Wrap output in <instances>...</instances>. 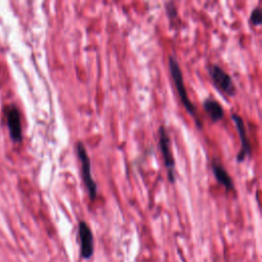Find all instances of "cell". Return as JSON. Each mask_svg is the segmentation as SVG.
<instances>
[{"mask_svg":"<svg viewBox=\"0 0 262 262\" xmlns=\"http://www.w3.org/2000/svg\"><path fill=\"white\" fill-rule=\"evenodd\" d=\"M168 67H169L171 78L174 82L175 88L177 90V93L179 95V98H180L183 106L185 107L186 112L193 118L196 127L202 129L203 123H202L201 119L198 117L196 108H195L194 104L191 102V100L188 97V94H187V91H186V88L184 85V79H183L181 68L179 66L178 60L173 55H169V57H168Z\"/></svg>","mask_w":262,"mask_h":262,"instance_id":"1","label":"cell"},{"mask_svg":"<svg viewBox=\"0 0 262 262\" xmlns=\"http://www.w3.org/2000/svg\"><path fill=\"white\" fill-rule=\"evenodd\" d=\"M207 71L212 84L217 90L230 97L236 95L237 89L231 76L221 66L217 63H210L207 67Z\"/></svg>","mask_w":262,"mask_h":262,"instance_id":"2","label":"cell"},{"mask_svg":"<svg viewBox=\"0 0 262 262\" xmlns=\"http://www.w3.org/2000/svg\"><path fill=\"white\" fill-rule=\"evenodd\" d=\"M76 151L78 159L81 164V175L83 183L86 187L88 195L91 201L95 200L97 196V184L94 181L91 173V161L88 156V152L85 148V145L82 141H78L76 145Z\"/></svg>","mask_w":262,"mask_h":262,"instance_id":"3","label":"cell"},{"mask_svg":"<svg viewBox=\"0 0 262 262\" xmlns=\"http://www.w3.org/2000/svg\"><path fill=\"white\" fill-rule=\"evenodd\" d=\"M159 146L163 157L167 176L171 183L175 182V160L171 150V140L164 124L159 128Z\"/></svg>","mask_w":262,"mask_h":262,"instance_id":"4","label":"cell"},{"mask_svg":"<svg viewBox=\"0 0 262 262\" xmlns=\"http://www.w3.org/2000/svg\"><path fill=\"white\" fill-rule=\"evenodd\" d=\"M231 119L235 125V128H236L238 136H239V140H241V148L236 154V161L238 163H243L247 157L250 159L252 158V154H253L252 143L248 136L247 128H246L243 118L239 115L233 113L231 115Z\"/></svg>","mask_w":262,"mask_h":262,"instance_id":"5","label":"cell"},{"mask_svg":"<svg viewBox=\"0 0 262 262\" xmlns=\"http://www.w3.org/2000/svg\"><path fill=\"white\" fill-rule=\"evenodd\" d=\"M3 115L6 119V125L9 130L10 138L13 142L19 143L23 140V131L20 123V113L14 104H8L3 108Z\"/></svg>","mask_w":262,"mask_h":262,"instance_id":"6","label":"cell"},{"mask_svg":"<svg viewBox=\"0 0 262 262\" xmlns=\"http://www.w3.org/2000/svg\"><path fill=\"white\" fill-rule=\"evenodd\" d=\"M78 234L80 238L81 256L84 259H88L93 254V234L89 225L83 220L79 221Z\"/></svg>","mask_w":262,"mask_h":262,"instance_id":"7","label":"cell"},{"mask_svg":"<svg viewBox=\"0 0 262 262\" xmlns=\"http://www.w3.org/2000/svg\"><path fill=\"white\" fill-rule=\"evenodd\" d=\"M212 172L218 181L227 191H234V183L231 176L228 174L222 163L218 159H213L211 162Z\"/></svg>","mask_w":262,"mask_h":262,"instance_id":"8","label":"cell"},{"mask_svg":"<svg viewBox=\"0 0 262 262\" xmlns=\"http://www.w3.org/2000/svg\"><path fill=\"white\" fill-rule=\"evenodd\" d=\"M203 108L213 123L221 121L224 117V110L222 105L213 98H207L203 101Z\"/></svg>","mask_w":262,"mask_h":262,"instance_id":"9","label":"cell"},{"mask_svg":"<svg viewBox=\"0 0 262 262\" xmlns=\"http://www.w3.org/2000/svg\"><path fill=\"white\" fill-rule=\"evenodd\" d=\"M165 8H166L168 18L171 23V26H173V27L177 26V24L179 23V17H178V11H177L175 4L173 2H166Z\"/></svg>","mask_w":262,"mask_h":262,"instance_id":"10","label":"cell"},{"mask_svg":"<svg viewBox=\"0 0 262 262\" xmlns=\"http://www.w3.org/2000/svg\"><path fill=\"white\" fill-rule=\"evenodd\" d=\"M249 21L253 26L261 25V23H262V8L260 6H257L252 10V12L250 14Z\"/></svg>","mask_w":262,"mask_h":262,"instance_id":"11","label":"cell"}]
</instances>
